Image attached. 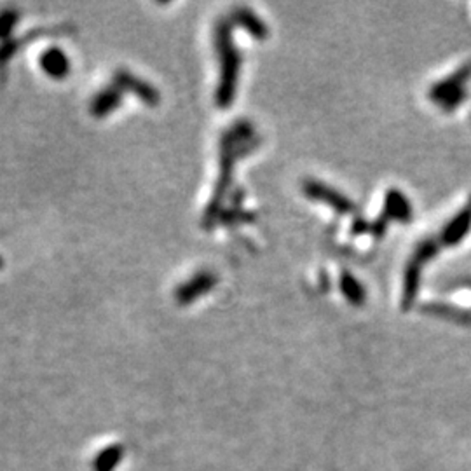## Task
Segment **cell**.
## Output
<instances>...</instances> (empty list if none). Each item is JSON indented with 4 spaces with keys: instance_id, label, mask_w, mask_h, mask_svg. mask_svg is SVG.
I'll list each match as a JSON object with an SVG mask.
<instances>
[{
    "instance_id": "cell-6",
    "label": "cell",
    "mask_w": 471,
    "mask_h": 471,
    "mask_svg": "<svg viewBox=\"0 0 471 471\" xmlns=\"http://www.w3.org/2000/svg\"><path fill=\"white\" fill-rule=\"evenodd\" d=\"M339 283H340V290H342L344 297H346L351 304H355V305L365 304V297H366L365 288H363L362 283L356 279L355 274L344 271L342 274H340Z\"/></svg>"
},
{
    "instance_id": "cell-5",
    "label": "cell",
    "mask_w": 471,
    "mask_h": 471,
    "mask_svg": "<svg viewBox=\"0 0 471 471\" xmlns=\"http://www.w3.org/2000/svg\"><path fill=\"white\" fill-rule=\"evenodd\" d=\"M422 311L431 316L443 318V320L456 321V323L466 325L471 327V311L463 309V307H457V305H449L441 304V302H431V304L422 305Z\"/></svg>"
},
{
    "instance_id": "cell-2",
    "label": "cell",
    "mask_w": 471,
    "mask_h": 471,
    "mask_svg": "<svg viewBox=\"0 0 471 471\" xmlns=\"http://www.w3.org/2000/svg\"><path fill=\"white\" fill-rule=\"evenodd\" d=\"M302 190L309 199L318 201V203H325L327 206L332 208L339 215H353L356 211V204L340 193H337L336 188L328 187V185L320 184L316 180H305L302 185Z\"/></svg>"
},
{
    "instance_id": "cell-1",
    "label": "cell",
    "mask_w": 471,
    "mask_h": 471,
    "mask_svg": "<svg viewBox=\"0 0 471 471\" xmlns=\"http://www.w3.org/2000/svg\"><path fill=\"white\" fill-rule=\"evenodd\" d=\"M471 77V65L459 68L456 74L440 80L430 89V100L443 110H454L466 98V83Z\"/></svg>"
},
{
    "instance_id": "cell-4",
    "label": "cell",
    "mask_w": 471,
    "mask_h": 471,
    "mask_svg": "<svg viewBox=\"0 0 471 471\" xmlns=\"http://www.w3.org/2000/svg\"><path fill=\"white\" fill-rule=\"evenodd\" d=\"M388 220H396V222H408L412 219V204L405 197L404 193H399L398 188H391L386 193L384 197V211H382Z\"/></svg>"
},
{
    "instance_id": "cell-3",
    "label": "cell",
    "mask_w": 471,
    "mask_h": 471,
    "mask_svg": "<svg viewBox=\"0 0 471 471\" xmlns=\"http://www.w3.org/2000/svg\"><path fill=\"white\" fill-rule=\"evenodd\" d=\"M470 229H471V199H470V203H468L466 206H464L463 210L454 217L452 222L441 230L438 241H440V245H445V246H456V245H459L464 238H466V234L470 232Z\"/></svg>"
}]
</instances>
